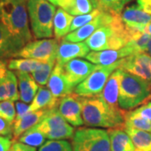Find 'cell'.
Here are the masks:
<instances>
[{"mask_svg":"<svg viewBox=\"0 0 151 151\" xmlns=\"http://www.w3.org/2000/svg\"><path fill=\"white\" fill-rule=\"evenodd\" d=\"M9 151H37V150L35 147L27 145L21 142L13 141V144Z\"/></svg>","mask_w":151,"mask_h":151,"instance_id":"38","label":"cell"},{"mask_svg":"<svg viewBox=\"0 0 151 151\" xmlns=\"http://www.w3.org/2000/svg\"><path fill=\"white\" fill-rule=\"evenodd\" d=\"M151 95V82L123 70L119 97V108L131 111L146 102Z\"/></svg>","mask_w":151,"mask_h":151,"instance_id":"4","label":"cell"},{"mask_svg":"<svg viewBox=\"0 0 151 151\" xmlns=\"http://www.w3.org/2000/svg\"><path fill=\"white\" fill-rule=\"evenodd\" d=\"M8 70H8L7 60H0V83L4 80Z\"/></svg>","mask_w":151,"mask_h":151,"instance_id":"41","label":"cell"},{"mask_svg":"<svg viewBox=\"0 0 151 151\" xmlns=\"http://www.w3.org/2000/svg\"><path fill=\"white\" fill-rule=\"evenodd\" d=\"M34 128L43 133L46 139L55 140L72 139L75 134L74 128L61 116L58 108L51 109Z\"/></svg>","mask_w":151,"mask_h":151,"instance_id":"8","label":"cell"},{"mask_svg":"<svg viewBox=\"0 0 151 151\" xmlns=\"http://www.w3.org/2000/svg\"><path fill=\"white\" fill-rule=\"evenodd\" d=\"M124 128L135 129L151 133V121L135 114L133 111L126 112L124 129Z\"/></svg>","mask_w":151,"mask_h":151,"instance_id":"28","label":"cell"},{"mask_svg":"<svg viewBox=\"0 0 151 151\" xmlns=\"http://www.w3.org/2000/svg\"><path fill=\"white\" fill-rule=\"evenodd\" d=\"M47 86L55 97L60 99L71 93H74L75 91V89L71 87L65 77L63 65L58 62L55 63L53 71L49 78Z\"/></svg>","mask_w":151,"mask_h":151,"instance_id":"17","label":"cell"},{"mask_svg":"<svg viewBox=\"0 0 151 151\" xmlns=\"http://www.w3.org/2000/svg\"><path fill=\"white\" fill-rule=\"evenodd\" d=\"M97 65L88 60L77 58L63 64V69L69 84L75 89L96 69Z\"/></svg>","mask_w":151,"mask_h":151,"instance_id":"12","label":"cell"},{"mask_svg":"<svg viewBox=\"0 0 151 151\" xmlns=\"http://www.w3.org/2000/svg\"><path fill=\"white\" fill-rule=\"evenodd\" d=\"M60 43V40L55 38L32 40L26 44L15 57L36 60L41 62L54 60H56Z\"/></svg>","mask_w":151,"mask_h":151,"instance_id":"9","label":"cell"},{"mask_svg":"<svg viewBox=\"0 0 151 151\" xmlns=\"http://www.w3.org/2000/svg\"><path fill=\"white\" fill-rule=\"evenodd\" d=\"M0 135L9 137L13 139L14 135V124H11L5 119L0 118Z\"/></svg>","mask_w":151,"mask_h":151,"instance_id":"35","label":"cell"},{"mask_svg":"<svg viewBox=\"0 0 151 151\" xmlns=\"http://www.w3.org/2000/svg\"><path fill=\"white\" fill-rule=\"evenodd\" d=\"M28 14L31 32L37 40L54 36L53 21L56 6L47 0H28Z\"/></svg>","mask_w":151,"mask_h":151,"instance_id":"5","label":"cell"},{"mask_svg":"<svg viewBox=\"0 0 151 151\" xmlns=\"http://www.w3.org/2000/svg\"><path fill=\"white\" fill-rule=\"evenodd\" d=\"M150 99H151V95H150Z\"/></svg>","mask_w":151,"mask_h":151,"instance_id":"46","label":"cell"},{"mask_svg":"<svg viewBox=\"0 0 151 151\" xmlns=\"http://www.w3.org/2000/svg\"><path fill=\"white\" fill-rule=\"evenodd\" d=\"M19 82V100L25 103H31L35 98L38 90L39 84L34 79L32 75L26 72L14 71Z\"/></svg>","mask_w":151,"mask_h":151,"instance_id":"21","label":"cell"},{"mask_svg":"<svg viewBox=\"0 0 151 151\" xmlns=\"http://www.w3.org/2000/svg\"><path fill=\"white\" fill-rule=\"evenodd\" d=\"M123 78V69L118 68L109 76L103 92L100 94L103 100L113 108H119V97Z\"/></svg>","mask_w":151,"mask_h":151,"instance_id":"19","label":"cell"},{"mask_svg":"<svg viewBox=\"0 0 151 151\" xmlns=\"http://www.w3.org/2000/svg\"><path fill=\"white\" fill-rule=\"evenodd\" d=\"M90 49L85 42H68L61 40L56 55V62L63 65L70 60L86 57Z\"/></svg>","mask_w":151,"mask_h":151,"instance_id":"18","label":"cell"},{"mask_svg":"<svg viewBox=\"0 0 151 151\" xmlns=\"http://www.w3.org/2000/svg\"><path fill=\"white\" fill-rule=\"evenodd\" d=\"M131 1H133V0H128V2L129 3V2H131Z\"/></svg>","mask_w":151,"mask_h":151,"instance_id":"45","label":"cell"},{"mask_svg":"<svg viewBox=\"0 0 151 151\" xmlns=\"http://www.w3.org/2000/svg\"><path fill=\"white\" fill-rule=\"evenodd\" d=\"M50 4H52L55 6H59V0H47Z\"/></svg>","mask_w":151,"mask_h":151,"instance_id":"43","label":"cell"},{"mask_svg":"<svg viewBox=\"0 0 151 151\" xmlns=\"http://www.w3.org/2000/svg\"><path fill=\"white\" fill-rule=\"evenodd\" d=\"M120 17L126 27L139 31H145L151 21V14L141 9L137 4L126 7Z\"/></svg>","mask_w":151,"mask_h":151,"instance_id":"15","label":"cell"},{"mask_svg":"<svg viewBox=\"0 0 151 151\" xmlns=\"http://www.w3.org/2000/svg\"><path fill=\"white\" fill-rule=\"evenodd\" d=\"M99 8L114 14H121L128 0H98Z\"/></svg>","mask_w":151,"mask_h":151,"instance_id":"32","label":"cell"},{"mask_svg":"<svg viewBox=\"0 0 151 151\" xmlns=\"http://www.w3.org/2000/svg\"><path fill=\"white\" fill-rule=\"evenodd\" d=\"M13 144V139L9 137L0 135V151H9Z\"/></svg>","mask_w":151,"mask_h":151,"instance_id":"39","label":"cell"},{"mask_svg":"<svg viewBox=\"0 0 151 151\" xmlns=\"http://www.w3.org/2000/svg\"><path fill=\"white\" fill-rule=\"evenodd\" d=\"M99 8L98 0H71L64 10L72 16H79L92 13Z\"/></svg>","mask_w":151,"mask_h":151,"instance_id":"25","label":"cell"},{"mask_svg":"<svg viewBox=\"0 0 151 151\" xmlns=\"http://www.w3.org/2000/svg\"><path fill=\"white\" fill-rule=\"evenodd\" d=\"M123 60L109 65H97L96 69L75 88L76 94L83 97L100 95L113 71L120 68Z\"/></svg>","mask_w":151,"mask_h":151,"instance_id":"7","label":"cell"},{"mask_svg":"<svg viewBox=\"0 0 151 151\" xmlns=\"http://www.w3.org/2000/svg\"><path fill=\"white\" fill-rule=\"evenodd\" d=\"M114 14L103 10V12L97 16L92 21L87 23L86 24L81 28L76 29L72 32L69 33L66 36L62 39V40L68 42H83L86 41L88 38L92 35L99 28L104 25L111 24L114 18Z\"/></svg>","mask_w":151,"mask_h":151,"instance_id":"10","label":"cell"},{"mask_svg":"<svg viewBox=\"0 0 151 151\" xmlns=\"http://www.w3.org/2000/svg\"><path fill=\"white\" fill-rule=\"evenodd\" d=\"M60 99L55 97L49 88L40 86L35 98L29 104V113L42 109H55L58 108Z\"/></svg>","mask_w":151,"mask_h":151,"instance_id":"22","label":"cell"},{"mask_svg":"<svg viewBox=\"0 0 151 151\" xmlns=\"http://www.w3.org/2000/svg\"><path fill=\"white\" fill-rule=\"evenodd\" d=\"M55 63H56V60L47 61V62H42V64L40 65L37 70L31 73L34 79L40 86H44L48 83L49 78L53 71Z\"/></svg>","mask_w":151,"mask_h":151,"instance_id":"30","label":"cell"},{"mask_svg":"<svg viewBox=\"0 0 151 151\" xmlns=\"http://www.w3.org/2000/svg\"><path fill=\"white\" fill-rule=\"evenodd\" d=\"M25 43L15 36L0 21V60L14 58Z\"/></svg>","mask_w":151,"mask_h":151,"instance_id":"14","label":"cell"},{"mask_svg":"<svg viewBox=\"0 0 151 151\" xmlns=\"http://www.w3.org/2000/svg\"><path fill=\"white\" fill-rule=\"evenodd\" d=\"M134 31L124 25L120 14H115L111 24L97 29L85 43L92 51L119 50L127 45Z\"/></svg>","mask_w":151,"mask_h":151,"instance_id":"2","label":"cell"},{"mask_svg":"<svg viewBox=\"0 0 151 151\" xmlns=\"http://www.w3.org/2000/svg\"><path fill=\"white\" fill-rule=\"evenodd\" d=\"M73 19L74 16H72L63 9H57L53 21L54 36L56 40H60L70 33V25Z\"/></svg>","mask_w":151,"mask_h":151,"instance_id":"24","label":"cell"},{"mask_svg":"<svg viewBox=\"0 0 151 151\" xmlns=\"http://www.w3.org/2000/svg\"><path fill=\"white\" fill-rule=\"evenodd\" d=\"M0 118L5 119L11 124H14L16 118V108L14 102L9 100L0 102Z\"/></svg>","mask_w":151,"mask_h":151,"instance_id":"34","label":"cell"},{"mask_svg":"<svg viewBox=\"0 0 151 151\" xmlns=\"http://www.w3.org/2000/svg\"><path fill=\"white\" fill-rule=\"evenodd\" d=\"M111 151H136L133 141L124 129H109Z\"/></svg>","mask_w":151,"mask_h":151,"instance_id":"23","label":"cell"},{"mask_svg":"<svg viewBox=\"0 0 151 151\" xmlns=\"http://www.w3.org/2000/svg\"><path fill=\"white\" fill-rule=\"evenodd\" d=\"M38 151H73V148L70 142L65 139H50L45 141Z\"/></svg>","mask_w":151,"mask_h":151,"instance_id":"31","label":"cell"},{"mask_svg":"<svg viewBox=\"0 0 151 151\" xmlns=\"http://www.w3.org/2000/svg\"><path fill=\"white\" fill-rule=\"evenodd\" d=\"M42 64L41 61L36 60L14 57L7 60L8 69L13 71H21L26 73H33Z\"/></svg>","mask_w":151,"mask_h":151,"instance_id":"26","label":"cell"},{"mask_svg":"<svg viewBox=\"0 0 151 151\" xmlns=\"http://www.w3.org/2000/svg\"><path fill=\"white\" fill-rule=\"evenodd\" d=\"M150 70H151V57H150Z\"/></svg>","mask_w":151,"mask_h":151,"instance_id":"44","label":"cell"},{"mask_svg":"<svg viewBox=\"0 0 151 151\" xmlns=\"http://www.w3.org/2000/svg\"><path fill=\"white\" fill-rule=\"evenodd\" d=\"M82 119L87 127L124 129L126 112L120 108H113L101 95L81 97Z\"/></svg>","mask_w":151,"mask_h":151,"instance_id":"1","label":"cell"},{"mask_svg":"<svg viewBox=\"0 0 151 151\" xmlns=\"http://www.w3.org/2000/svg\"><path fill=\"white\" fill-rule=\"evenodd\" d=\"M150 57L145 53L132 55L123 60L120 68L151 82V70L150 67Z\"/></svg>","mask_w":151,"mask_h":151,"instance_id":"13","label":"cell"},{"mask_svg":"<svg viewBox=\"0 0 151 151\" xmlns=\"http://www.w3.org/2000/svg\"><path fill=\"white\" fill-rule=\"evenodd\" d=\"M58 110L65 121L71 126L81 127L84 124L81 114V97L75 92L60 98Z\"/></svg>","mask_w":151,"mask_h":151,"instance_id":"11","label":"cell"},{"mask_svg":"<svg viewBox=\"0 0 151 151\" xmlns=\"http://www.w3.org/2000/svg\"><path fill=\"white\" fill-rule=\"evenodd\" d=\"M28 0H0V21L25 45L33 40L29 25Z\"/></svg>","mask_w":151,"mask_h":151,"instance_id":"3","label":"cell"},{"mask_svg":"<svg viewBox=\"0 0 151 151\" xmlns=\"http://www.w3.org/2000/svg\"><path fill=\"white\" fill-rule=\"evenodd\" d=\"M51 110V109H50ZM50 109H42L36 112H31L24 117L14 122V135L13 141H16L19 137L27 130L37 125L50 113Z\"/></svg>","mask_w":151,"mask_h":151,"instance_id":"20","label":"cell"},{"mask_svg":"<svg viewBox=\"0 0 151 151\" xmlns=\"http://www.w3.org/2000/svg\"><path fill=\"white\" fill-rule=\"evenodd\" d=\"M137 5L145 12L151 14V0H137Z\"/></svg>","mask_w":151,"mask_h":151,"instance_id":"40","label":"cell"},{"mask_svg":"<svg viewBox=\"0 0 151 151\" xmlns=\"http://www.w3.org/2000/svg\"><path fill=\"white\" fill-rule=\"evenodd\" d=\"M132 55H135L134 52L129 46L126 45L119 50L91 51L85 58L95 65H109Z\"/></svg>","mask_w":151,"mask_h":151,"instance_id":"16","label":"cell"},{"mask_svg":"<svg viewBox=\"0 0 151 151\" xmlns=\"http://www.w3.org/2000/svg\"><path fill=\"white\" fill-rule=\"evenodd\" d=\"M46 137L43 133L37 130L35 128L33 127L32 129L27 130L23 134H21L16 141L21 142L23 144H25L27 145L32 147H40L45 143Z\"/></svg>","mask_w":151,"mask_h":151,"instance_id":"29","label":"cell"},{"mask_svg":"<svg viewBox=\"0 0 151 151\" xmlns=\"http://www.w3.org/2000/svg\"><path fill=\"white\" fill-rule=\"evenodd\" d=\"M124 130L129 135L137 149L141 151H151V133L130 128H124Z\"/></svg>","mask_w":151,"mask_h":151,"instance_id":"27","label":"cell"},{"mask_svg":"<svg viewBox=\"0 0 151 151\" xmlns=\"http://www.w3.org/2000/svg\"><path fill=\"white\" fill-rule=\"evenodd\" d=\"M15 108H16V118L15 120L22 119L24 117L26 114L29 113V105L28 103H23V102H19L17 101L15 103ZM14 120V121H15Z\"/></svg>","mask_w":151,"mask_h":151,"instance_id":"37","label":"cell"},{"mask_svg":"<svg viewBox=\"0 0 151 151\" xmlns=\"http://www.w3.org/2000/svg\"><path fill=\"white\" fill-rule=\"evenodd\" d=\"M102 12H103V9L101 8H98L97 9L92 11V13H89L87 14L75 16L73 19V21L71 23V25H70V33L79 29V28H81L83 25H85L90 21H92V19H94L96 17L98 16Z\"/></svg>","mask_w":151,"mask_h":151,"instance_id":"33","label":"cell"},{"mask_svg":"<svg viewBox=\"0 0 151 151\" xmlns=\"http://www.w3.org/2000/svg\"><path fill=\"white\" fill-rule=\"evenodd\" d=\"M71 145L73 151H111L108 130L81 127L75 131Z\"/></svg>","mask_w":151,"mask_h":151,"instance_id":"6","label":"cell"},{"mask_svg":"<svg viewBox=\"0 0 151 151\" xmlns=\"http://www.w3.org/2000/svg\"><path fill=\"white\" fill-rule=\"evenodd\" d=\"M133 112L142 118L151 121V102L141 105L139 108L133 110Z\"/></svg>","mask_w":151,"mask_h":151,"instance_id":"36","label":"cell"},{"mask_svg":"<svg viewBox=\"0 0 151 151\" xmlns=\"http://www.w3.org/2000/svg\"><path fill=\"white\" fill-rule=\"evenodd\" d=\"M145 54H147L148 55L151 56V40H150V42L148 43V45H147V47H146L145 53Z\"/></svg>","mask_w":151,"mask_h":151,"instance_id":"42","label":"cell"}]
</instances>
